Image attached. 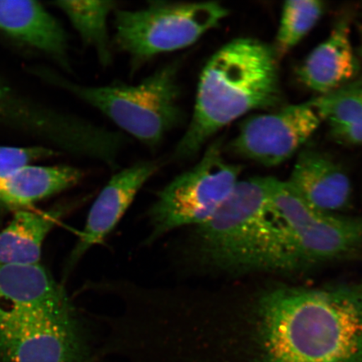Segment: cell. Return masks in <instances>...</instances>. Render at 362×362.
Segmentation results:
<instances>
[{
    "mask_svg": "<svg viewBox=\"0 0 362 362\" xmlns=\"http://www.w3.org/2000/svg\"><path fill=\"white\" fill-rule=\"evenodd\" d=\"M65 13L81 42L92 47L103 67L110 66L112 54L108 19L117 10L115 1H57L53 3Z\"/></svg>",
    "mask_w": 362,
    "mask_h": 362,
    "instance_id": "16",
    "label": "cell"
},
{
    "mask_svg": "<svg viewBox=\"0 0 362 362\" xmlns=\"http://www.w3.org/2000/svg\"><path fill=\"white\" fill-rule=\"evenodd\" d=\"M56 149L44 146L13 147L0 146V175L20 167L33 165L37 160L59 155Z\"/></svg>",
    "mask_w": 362,
    "mask_h": 362,
    "instance_id": "20",
    "label": "cell"
},
{
    "mask_svg": "<svg viewBox=\"0 0 362 362\" xmlns=\"http://www.w3.org/2000/svg\"><path fill=\"white\" fill-rule=\"evenodd\" d=\"M272 204L288 230L301 264L341 259L362 249V217L320 211L287 181L266 177Z\"/></svg>",
    "mask_w": 362,
    "mask_h": 362,
    "instance_id": "7",
    "label": "cell"
},
{
    "mask_svg": "<svg viewBox=\"0 0 362 362\" xmlns=\"http://www.w3.org/2000/svg\"><path fill=\"white\" fill-rule=\"evenodd\" d=\"M359 35H360V40H361V44H360V47H359V54H360V57H361L362 59V25H360L359 26Z\"/></svg>",
    "mask_w": 362,
    "mask_h": 362,
    "instance_id": "21",
    "label": "cell"
},
{
    "mask_svg": "<svg viewBox=\"0 0 362 362\" xmlns=\"http://www.w3.org/2000/svg\"><path fill=\"white\" fill-rule=\"evenodd\" d=\"M83 171L69 165H28L0 175V205L30 209L34 204L74 185Z\"/></svg>",
    "mask_w": 362,
    "mask_h": 362,
    "instance_id": "14",
    "label": "cell"
},
{
    "mask_svg": "<svg viewBox=\"0 0 362 362\" xmlns=\"http://www.w3.org/2000/svg\"><path fill=\"white\" fill-rule=\"evenodd\" d=\"M0 33L54 59L70 70L66 31L42 4L0 0Z\"/></svg>",
    "mask_w": 362,
    "mask_h": 362,
    "instance_id": "11",
    "label": "cell"
},
{
    "mask_svg": "<svg viewBox=\"0 0 362 362\" xmlns=\"http://www.w3.org/2000/svg\"><path fill=\"white\" fill-rule=\"evenodd\" d=\"M218 2L152 1L140 10H117L115 42L134 63L197 43L228 16Z\"/></svg>",
    "mask_w": 362,
    "mask_h": 362,
    "instance_id": "5",
    "label": "cell"
},
{
    "mask_svg": "<svg viewBox=\"0 0 362 362\" xmlns=\"http://www.w3.org/2000/svg\"><path fill=\"white\" fill-rule=\"evenodd\" d=\"M178 257L194 272L283 271L302 266L272 204L266 177L239 180L216 214L189 230Z\"/></svg>",
    "mask_w": 362,
    "mask_h": 362,
    "instance_id": "2",
    "label": "cell"
},
{
    "mask_svg": "<svg viewBox=\"0 0 362 362\" xmlns=\"http://www.w3.org/2000/svg\"><path fill=\"white\" fill-rule=\"evenodd\" d=\"M181 61L158 68L136 85L85 86L56 74L49 80L103 113L117 128L148 148L160 146L165 136L185 122L180 105Z\"/></svg>",
    "mask_w": 362,
    "mask_h": 362,
    "instance_id": "4",
    "label": "cell"
},
{
    "mask_svg": "<svg viewBox=\"0 0 362 362\" xmlns=\"http://www.w3.org/2000/svg\"><path fill=\"white\" fill-rule=\"evenodd\" d=\"M74 311L52 276L38 264H0V323Z\"/></svg>",
    "mask_w": 362,
    "mask_h": 362,
    "instance_id": "9",
    "label": "cell"
},
{
    "mask_svg": "<svg viewBox=\"0 0 362 362\" xmlns=\"http://www.w3.org/2000/svg\"><path fill=\"white\" fill-rule=\"evenodd\" d=\"M161 167V160L139 161L112 176L90 207L84 229L67 261L66 273L115 228L140 189Z\"/></svg>",
    "mask_w": 362,
    "mask_h": 362,
    "instance_id": "10",
    "label": "cell"
},
{
    "mask_svg": "<svg viewBox=\"0 0 362 362\" xmlns=\"http://www.w3.org/2000/svg\"><path fill=\"white\" fill-rule=\"evenodd\" d=\"M241 168L225 160L223 140L211 143L197 165L157 194L148 211L151 229L146 244L155 243L175 229L205 223L233 192Z\"/></svg>",
    "mask_w": 362,
    "mask_h": 362,
    "instance_id": "6",
    "label": "cell"
},
{
    "mask_svg": "<svg viewBox=\"0 0 362 362\" xmlns=\"http://www.w3.org/2000/svg\"><path fill=\"white\" fill-rule=\"evenodd\" d=\"M257 332L264 362H362V284L273 289Z\"/></svg>",
    "mask_w": 362,
    "mask_h": 362,
    "instance_id": "1",
    "label": "cell"
},
{
    "mask_svg": "<svg viewBox=\"0 0 362 362\" xmlns=\"http://www.w3.org/2000/svg\"><path fill=\"white\" fill-rule=\"evenodd\" d=\"M323 122L310 100L252 116L240 126L229 151L262 165L277 166L296 155Z\"/></svg>",
    "mask_w": 362,
    "mask_h": 362,
    "instance_id": "8",
    "label": "cell"
},
{
    "mask_svg": "<svg viewBox=\"0 0 362 362\" xmlns=\"http://www.w3.org/2000/svg\"><path fill=\"white\" fill-rule=\"evenodd\" d=\"M287 182L308 205L320 211L339 214L351 202V185L346 172L315 149L300 152Z\"/></svg>",
    "mask_w": 362,
    "mask_h": 362,
    "instance_id": "12",
    "label": "cell"
},
{
    "mask_svg": "<svg viewBox=\"0 0 362 362\" xmlns=\"http://www.w3.org/2000/svg\"><path fill=\"white\" fill-rule=\"evenodd\" d=\"M336 141L362 146V81L310 100Z\"/></svg>",
    "mask_w": 362,
    "mask_h": 362,
    "instance_id": "17",
    "label": "cell"
},
{
    "mask_svg": "<svg viewBox=\"0 0 362 362\" xmlns=\"http://www.w3.org/2000/svg\"><path fill=\"white\" fill-rule=\"evenodd\" d=\"M49 119V108L28 101L0 76V123L42 134Z\"/></svg>",
    "mask_w": 362,
    "mask_h": 362,
    "instance_id": "19",
    "label": "cell"
},
{
    "mask_svg": "<svg viewBox=\"0 0 362 362\" xmlns=\"http://www.w3.org/2000/svg\"><path fill=\"white\" fill-rule=\"evenodd\" d=\"M358 70V61L351 42L350 25L343 20L307 57L298 68V76L308 88L322 96L345 87Z\"/></svg>",
    "mask_w": 362,
    "mask_h": 362,
    "instance_id": "13",
    "label": "cell"
},
{
    "mask_svg": "<svg viewBox=\"0 0 362 362\" xmlns=\"http://www.w3.org/2000/svg\"><path fill=\"white\" fill-rule=\"evenodd\" d=\"M325 8V4L318 0H289L284 4L274 48L279 58L286 55L310 33Z\"/></svg>",
    "mask_w": 362,
    "mask_h": 362,
    "instance_id": "18",
    "label": "cell"
},
{
    "mask_svg": "<svg viewBox=\"0 0 362 362\" xmlns=\"http://www.w3.org/2000/svg\"><path fill=\"white\" fill-rule=\"evenodd\" d=\"M58 206L47 211L21 209L0 232V264H38L45 238L66 211Z\"/></svg>",
    "mask_w": 362,
    "mask_h": 362,
    "instance_id": "15",
    "label": "cell"
},
{
    "mask_svg": "<svg viewBox=\"0 0 362 362\" xmlns=\"http://www.w3.org/2000/svg\"><path fill=\"white\" fill-rule=\"evenodd\" d=\"M275 49L261 40L238 38L206 62L199 79L188 128L175 146V160L197 156L206 144L239 117L277 105L281 98Z\"/></svg>",
    "mask_w": 362,
    "mask_h": 362,
    "instance_id": "3",
    "label": "cell"
}]
</instances>
